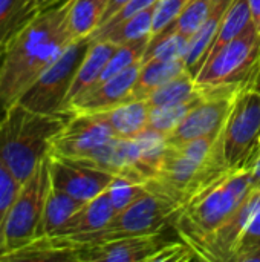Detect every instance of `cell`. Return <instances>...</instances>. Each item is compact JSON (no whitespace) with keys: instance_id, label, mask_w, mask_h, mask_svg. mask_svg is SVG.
Segmentation results:
<instances>
[{"instance_id":"34","label":"cell","mask_w":260,"mask_h":262,"mask_svg":"<svg viewBox=\"0 0 260 262\" xmlns=\"http://www.w3.org/2000/svg\"><path fill=\"white\" fill-rule=\"evenodd\" d=\"M248 3H250L253 25H254L256 31L260 34V0H248Z\"/></svg>"},{"instance_id":"3","label":"cell","mask_w":260,"mask_h":262,"mask_svg":"<svg viewBox=\"0 0 260 262\" xmlns=\"http://www.w3.org/2000/svg\"><path fill=\"white\" fill-rule=\"evenodd\" d=\"M0 118V161L23 184L51 154L70 114H38L15 101Z\"/></svg>"},{"instance_id":"17","label":"cell","mask_w":260,"mask_h":262,"mask_svg":"<svg viewBox=\"0 0 260 262\" xmlns=\"http://www.w3.org/2000/svg\"><path fill=\"white\" fill-rule=\"evenodd\" d=\"M231 0H216L211 14L208 15V18L201 25V28L188 38V45H187V52L184 55V61L185 66L188 69V72L195 77L198 74V71L201 69V66L204 64L208 51L211 48V43L218 34L219 25L224 18L225 11L228 9Z\"/></svg>"},{"instance_id":"5","label":"cell","mask_w":260,"mask_h":262,"mask_svg":"<svg viewBox=\"0 0 260 262\" xmlns=\"http://www.w3.org/2000/svg\"><path fill=\"white\" fill-rule=\"evenodd\" d=\"M260 74V34L251 23L241 35L207 57L198 74L196 86H256Z\"/></svg>"},{"instance_id":"32","label":"cell","mask_w":260,"mask_h":262,"mask_svg":"<svg viewBox=\"0 0 260 262\" xmlns=\"http://www.w3.org/2000/svg\"><path fill=\"white\" fill-rule=\"evenodd\" d=\"M158 2H159V0H129L118 12H115V14H113L109 20H106L103 25H100L98 29H100V28L110 26V25H115V23H118V21H121V20H124V18H127V17H130V15H133V14H136V12L146 9V8H150V6L156 5Z\"/></svg>"},{"instance_id":"19","label":"cell","mask_w":260,"mask_h":262,"mask_svg":"<svg viewBox=\"0 0 260 262\" xmlns=\"http://www.w3.org/2000/svg\"><path fill=\"white\" fill-rule=\"evenodd\" d=\"M155 6L146 8L115 25L100 28L97 29L90 38L92 40H104L113 45H124L129 41L139 40L143 37L152 35V25H153V14H155Z\"/></svg>"},{"instance_id":"7","label":"cell","mask_w":260,"mask_h":262,"mask_svg":"<svg viewBox=\"0 0 260 262\" xmlns=\"http://www.w3.org/2000/svg\"><path fill=\"white\" fill-rule=\"evenodd\" d=\"M90 43V37L74 40L63 54L32 81L17 101L38 114H67L64 111L67 94Z\"/></svg>"},{"instance_id":"22","label":"cell","mask_w":260,"mask_h":262,"mask_svg":"<svg viewBox=\"0 0 260 262\" xmlns=\"http://www.w3.org/2000/svg\"><path fill=\"white\" fill-rule=\"evenodd\" d=\"M86 203L75 200L74 196L52 187L49 189L44 216H43V235L54 236L67 221L72 218Z\"/></svg>"},{"instance_id":"12","label":"cell","mask_w":260,"mask_h":262,"mask_svg":"<svg viewBox=\"0 0 260 262\" xmlns=\"http://www.w3.org/2000/svg\"><path fill=\"white\" fill-rule=\"evenodd\" d=\"M260 204V187L253 186L244 203L234 213L207 239L199 252L198 259L204 261H231L239 249L244 233L253 220Z\"/></svg>"},{"instance_id":"29","label":"cell","mask_w":260,"mask_h":262,"mask_svg":"<svg viewBox=\"0 0 260 262\" xmlns=\"http://www.w3.org/2000/svg\"><path fill=\"white\" fill-rule=\"evenodd\" d=\"M107 192H109L112 206L116 213L127 209L129 206H132L139 198H143L144 195L149 193V190L146 189L144 184L132 183L124 178H115V181L112 183V186L109 187Z\"/></svg>"},{"instance_id":"4","label":"cell","mask_w":260,"mask_h":262,"mask_svg":"<svg viewBox=\"0 0 260 262\" xmlns=\"http://www.w3.org/2000/svg\"><path fill=\"white\" fill-rule=\"evenodd\" d=\"M51 189L49 155L35 169L8 212L0 230V261L43 238V216Z\"/></svg>"},{"instance_id":"15","label":"cell","mask_w":260,"mask_h":262,"mask_svg":"<svg viewBox=\"0 0 260 262\" xmlns=\"http://www.w3.org/2000/svg\"><path fill=\"white\" fill-rule=\"evenodd\" d=\"M107 190L92 201L86 203L54 236L77 238L104 229L116 213Z\"/></svg>"},{"instance_id":"37","label":"cell","mask_w":260,"mask_h":262,"mask_svg":"<svg viewBox=\"0 0 260 262\" xmlns=\"http://www.w3.org/2000/svg\"><path fill=\"white\" fill-rule=\"evenodd\" d=\"M5 51H6V45L0 43V71H2V64H3V57H5Z\"/></svg>"},{"instance_id":"1","label":"cell","mask_w":260,"mask_h":262,"mask_svg":"<svg viewBox=\"0 0 260 262\" xmlns=\"http://www.w3.org/2000/svg\"><path fill=\"white\" fill-rule=\"evenodd\" d=\"M72 0L40 11L8 45L0 71V106L8 109L75 40L69 28Z\"/></svg>"},{"instance_id":"6","label":"cell","mask_w":260,"mask_h":262,"mask_svg":"<svg viewBox=\"0 0 260 262\" xmlns=\"http://www.w3.org/2000/svg\"><path fill=\"white\" fill-rule=\"evenodd\" d=\"M179 209L181 207L176 203L149 192L127 209L115 213V216L104 229L77 238H57L66 247H70L83 244H98L130 236L161 233V230L169 223H173V218Z\"/></svg>"},{"instance_id":"35","label":"cell","mask_w":260,"mask_h":262,"mask_svg":"<svg viewBox=\"0 0 260 262\" xmlns=\"http://www.w3.org/2000/svg\"><path fill=\"white\" fill-rule=\"evenodd\" d=\"M253 181H254V186L260 187V152L253 161Z\"/></svg>"},{"instance_id":"13","label":"cell","mask_w":260,"mask_h":262,"mask_svg":"<svg viewBox=\"0 0 260 262\" xmlns=\"http://www.w3.org/2000/svg\"><path fill=\"white\" fill-rule=\"evenodd\" d=\"M139 68L141 63L112 78L97 83L69 104L67 114H103L132 100V89Z\"/></svg>"},{"instance_id":"36","label":"cell","mask_w":260,"mask_h":262,"mask_svg":"<svg viewBox=\"0 0 260 262\" xmlns=\"http://www.w3.org/2000/svg\"><path fill=\"white\" fill-rule=\"evenodd\" d=\"M32 2H34V5L37 6L38 11H43V9L51 8V6H54V5L63 2V0H32Z\"/></svg>"},{"instance_id":"14","label":"cell","mask_w":260,"mask_h":262,"mask_svg":"<svg viewBox=\"0 0 260 262\" xmlns=\"http://www.w3.org/2000/svg\"><path fill=\"white\" fill-rule=\"evenodd\" d=\"M236 95L204 97V100L195 106L179 126L167 137V143L178 144L222 130Z\"/></svg>"},{"instance_id":"26","label":"cell","mask_w":260,"mask_h":262,"mask_svg":"<svg viewBox=\"0 0 260 262\" xmlns=\"http://www.w3.org/2000/svg\"><path fill=\"white\" fill-rule=\"evenodd\" d=\"M202 100H204V97H202V94L198 89V94L193 98L187 100V101H182V103H178V104H172V106H162V107L150 109L147 129H152L155 132H159V134L169 137L179 126V123L185 118V115L195 106H198Z\"/></svg>"},{"instance_id":"31","label":"cell","mask_w":260,"mask_h":262,"mask_svg":"<svg viewBox=\"0 0 260 262\" xmlns=\"http://www.w3.org/2000/svg\"><path fill=\"white\" fill-rule=\"evenodd\" d=\"M20 189H21V184L0 161V230L3 227L8 212L12 207Z\"/></svg>"},{"instance_id":"25","label":"cell","mask_w":260,"mask_h":262,"mask_svg":"<svg viewBox=\"0 0 260 262\" xmlns=\"http://www.w3.org/2000/svg\"><path fill=\"white\" fill-rule=\"evenodd\" d=\"M198 94L195 77L184 71L178 77L172 78L170 81L164 83L158 89H155L147 98H144L150 109L153 107H162V106H172L182 101H187L193 98Z\"/></svg>"},{"instance_id":"11","label":"cell","mask_w":260,"mask_h":262,"mask_svg":"<svg viewBox=\"0 0 260 262\" xmlns=\"http://www.w3.org/2000/svg\"><path fill=\"white\" fill-rule=\"evenodd\" d=\"M167 241L161 233L121 238L98 244L70 246L72 261L78 262H155Z\"/></svg>"},{"instance_id":"20","label":"cell","mask_w":260,"mask_h":262,"mask_svg":"<svg viewBox=\"0 0 260 262\" xmlns=\"http://www.w3.org/2000/svg\"><path fill=\"white\" fill-rule=\"evenodd\" d=\"M115 137L133 138L149 126L150 107L146 100H129L112 111L103 112Z\"/></svg>"},{"instance_id":"28","label":"cell","mask_w":260,"mask_h":262,"mask_svg":"<svg viewBox=\"0 0 260 262\" xmlns=\"http://www.w3.org/2000/svg\"><path fill=\"white\" fill-rule=\"evenodd\" d=\"M215 3L216 0H190L175 20V29L190 38L208 18Z\"/></svg>"},{"instance_id":"23","label":"cell","mask_w":260,"mask_h":262,"mask_svg":"<svg viewBox=\"0 0 260 262\" xmlns=\"http://www.w3.org/2000/svg\"><path fill=\"white\" fill-rule=\"evenodd\" d=\"M251 23H253V20H251L248 0H231L228 9L224 14V18L219 25L218 34L211 43V48H210L207 57L218 52L221 48H224L233 38L241 35Z\"/></svg>"},{"instance_id":"9","label":"cell","mask_w":260,"mask_h":262,"mask_svg":"<svg viewBox=\"0 0 260 262\" xmlns=\"http://www.w3.org/2000/svg\"><path fill=\"white\" fill-rule=\"evenodd\" d=\"M115 134L103 114H70L67 123L52 143V154L87 160L107 144Z\"/></svg>"},{"instance_id":"10","label":"cell","mask_w":260,"mask_h":262,"mask_svg":"<svg viewBox=\"0 0 260 262\" xmlns=\"http://www.w3.org/2000/svg\"><path fill=\"white\" fill-rule=\"evenodd\" d=\"M49 175L52 187L83 203H89L104 193L116 178L83 160L66 158L52 152L49 154Z\"/></svg>"},{"instance_id":"8","label":"cell","mask_w":260,"mask_h":262,"mask_svg":"<svg viewBox=\"0 0 260 262\" xmlns=\"http://www.w3.org/2000/svg\"><path fill=\"white\" fill-rule=\"evenodd\" d=\"M222 150L230 169L253 166L260 152V91L244 88L234 98L222 129Z\"/></svg>"},{"instance_id":"2","label":"cell","mask_w":260,"mask_h":262,"mask_svg":"<svg viewBox=\"0 0 260 262\" xmlns=\"http://www.w3.org/2000/svg\"><path fill=\"white\" fill-rule=\"evenodd\" d=\"M253 186V166L227 169L176 212L172 224L196 258L207 239L244 203Z\"/></svg>"},{"instance_id":"38","label":"cell","mask_w":260,"mask_h":262,"mask_svg":"<svg viewBox=\"0 0 260 262\" xmlns=\"http://www.w3.org/2000/svg\"><path fill=\"white\" fill-rule=\"evenodd\" d=\"M256 88L260 91V74H259V78H257V81H256Z\"/></svg>"},{"instance_id":"24","label":"cell","mask_w":260,"mask_h":262,"mask_svg":"<svg viewBox=\"0 0 260 262\" xmlns=\"http://www.w3.org/2000/svg\"><path fill=\"white\" fill-rule=\"evenodd\" d=\"M38 12L32 0H0V43L8 45Z\"/></svg>"},{"instance_id":"27","label":"cell","mask_w":260,"mask_h":262,"mask_svg":"<svg viewBox=\"0 0 260 262\" xmlns=\"http://www.w3.org/2000/svg\"><path fill=\"white\" fill-rule=\"evenodd\" d=\"M150 41V35L149 37H143L139 40L135 41H129L124 45H118L116 49L113 51L112 57L109 58L100 81H104L107 78H112L127 69H130L135 64L143 63L144 55L147 52V46ZM98 81V83H100Z\"/></svg>"},{"instance_id":"21","label":"cell","mask_w":260,"mask_h":262,"mask_svg":"<svg viewBox=\"0 0 260 262\" xmlns=\"http://www.w3.org/2000/svg\"><path fill=\"white\" fill-rule=\"evenodd\" d=\"M109 0H72L69 8V28L75 40L90 37L106 14Z\"/></svg>"},{"instance_id":"16","label":"cell","mask_w":260,"mask_h":262,"mask_svg":"<svg viewBox=\"0 0 260 262\" xmlns=\"http://www.w3.org/2000/svg\"><path fill=\"white\" fill-rule=\"evenodd\" d=\"M115 49H116V45H113V43H109L104 40H92V43H90V46L75 74L70 91L67 94L66 107H64L66 112H67L69 104L74 100H77L81 94H84L86 91H89L92 86H95L100 81L101 74Z\"/></svg>"},{"instance_id":"18","label":"cell","mask_w":260,"mask_h":262,"mask_svg":"<svg viewBox=\"0 0 260 262\" xmlns=\"http://www.w3.org/2000/svg\"><path fill=\"white\" fill-rule=\"evenodd\" d=\"M184 71H188L184 58L172 60V61L158 60V58L144 60L141 63L135 86L132 89V100L147 98L155 89L170 81L172 78L178 77Z\"/></svg>"},{"instance_id":"33","label":"cell","mask_w":260,"mask_h":262,"mask_svg":"<svg viewBox=\"0 0 260 262\" xmlns=\"http://www.w3.org/2000/svg\"><path fill=\"white\" fill-rule=\"evenodd\" d=\"M259 244H260V204H259V207H257V210H256V213H254V216H253V220L250 221V224H248V227H247L245 233H244V238H242V241H241V244H239V249H238V252H236L234 258H236L239 253H242V252H245V250H248V249H253V247H256V246H259ZM234 258H233V261H234Z\"/></svg>"},{"instance_id":"30","label":"cell","mask_w":260,"mask_h":262,"mask_svg":"<svg viewBox=\"0 0 260 262\" xmlns=\"http://www.w3.org/2000/svg\"><path fill=\"white\" fill-rule=\"evenodd\" d=\"M190 0H159L155 6L152 35L150 37L159 34L169 25H172L179 17V14L182 12V9L185 8V5Z\"/></svg>"}]
</instances>
